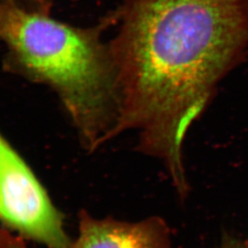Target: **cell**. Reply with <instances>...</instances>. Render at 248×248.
I'll return each instance as SVG.
<instances>
[{
  "mask_svg": "<svg viewBox=\"0 0 248 248\" xmlns=\"http://www.w3.org/2000/svg\"><path fill=\"white\" fill-rule=\"evenodd\" d=\"M0 226L47 248L71 243L62 212L33 170L0 133Z\"/></svg>",
  "mask_w": 248,
  "mask_h": 248,
  "instance_id": "cell-3",
  "label": "cell"
},
{
  "mask_svg": "<svg viewBox=\"0 0 248 248\" xmlns=\"http://www.w3.org/2000/svg\"><path fill=\"white\" fill-rule=\"evenodd\" d=\"M6 1L16 4L24 9L45 12V13H50L52 5H53L52 0H6Z\"/></svg>",
  "mask_w": 248,
  "mask_h": 248,
  "instance_id": "cell-5",
  "label": "cell"
},
{
  "mask_svg": "<svg viewBox=\"0 0 248 248\" xmlns=\"http://www.w3.org/2000/svg\"><path fill=\"white\" fill-rule=\"evenodd\" d=\"M0 248H21V241L17 235L0 226Z\"/></svg>",
  "mask_w": 248,
  "mask_h": 248,
  "instance_id": "cell-6",
  "label": "cell"
},
{
  "mask_svg": "<svg viewBox=\"0 0 248 248\" xmlns=\"http://www.w3.org/2000/svg\"><path fill=\"white\" fill-rule=\"evenodd\" d=\"M115 24L114 11L95 26L81 28L0 0L4 69L53 90L89 154L116 137L121 94L103 39Z\"/></svg>",
  "mask_w": 248,
  "mask_h": 248,
  "instance_id": "cell-2",
  "label": "cell"
},
{
  "mask_svg": "<svg viewBox=\"0 0 248 248\" xmlns=\"http://www.w3.org/2000/svg\"><path fill=\"white\" fill-rule=\"evenodd\" d=\"M219 248H248V239H239L235 237H224Z\"/></svg>",
  "mask_w": 248,
  "mask_h": 248,
  "instance_id": "cell-7",
  "label": "cell"
},
{
  "mask_svg": "<svg viewBox=\"0 0 248 248\" xmlns=\"http://www.w3.org/2000/svg\"><path fill=\"white\" fill-rule=\"evenodd\" d=\"M66 248H172V238L168 223L157 216L125 222L82 210L78 236Z\"/></svg>",
  "mask_w": 248,
  "mask_h": 248,
  "instance_id": "cell-4",
  "label": "cell"
},
{
  "mask_svg": "<svg viewBox=\"0 0 248 248\" xmlns=\"http://www.w3.org/2000/svg\"><path fill=\"white\" fill-rule=\"evenodd\" d=\"M108 41L121 94L116 136L164 165L184 200L183 143L248 50V0H125Z\"/></svg>",
  "mask_w": 248,
  "mask_h": 248,
  "instance_id": "cell-1",
  "label": "cell"
}]
</instances>
